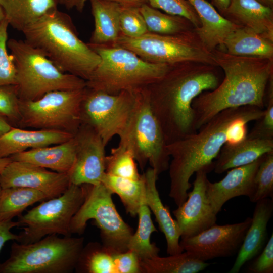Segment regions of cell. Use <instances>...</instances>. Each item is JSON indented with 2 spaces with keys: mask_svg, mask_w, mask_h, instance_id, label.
<instances>
[{
  "mask_svg": "<svg viewBox=\"0 0 273 273\" xmlns=\"http://www.w3.org/2000/svg\"><path fill=\"white\" fill-rule=\"evenodd\" d=\"M264 109L245 106L224 110L200 127L198 132L167 145L171 158L168 167L169 196L177 206L187 198L188 191L192 187L190 179L193 174L205 167L213 168V159L223 146L244 138L248 123L261 119Z\"/></svg>",
  "mask_w": 273,
  "mask_h": 273,
  "instance_id": "obj_1",
  "label": "cell"
},
{
  "mask_svg": "<svg viewBox=\"0 0 273 273\" xmlns=\"http://www.w3.org/2000/svg\"><path fill=\"white\" fill-rule=\"evenodd\" d=\"M217 67L195 61L171 64L160 78L146 87L167 145L197 131L192 103L220 84Z\"/></svg>",
  "mask_w": 273,
  "mask_h": 273,
  "instance_id": "obj_2",
  "label": "cell"
},
{
  "mask_svg": "<svg viewBox=\"0 0 273 273\" xmlns=\"http://www.w3.org/2000/svg\"><path fill=\"white\" fill-rule=\"evenodd\" d=\"M217 66L224 73L213 90L205 91L192 103L197 131L220 112L245 106L265 109L267 85L273 76V60L212 51Z\"/></svg>",
  "mask_w": 273,
  "mask_h": 273,
  "instance_id": "obj_3",
  "label": "cell"
},
{
  "mask_svg": "<svg viewBox=\"0 0 273 273\" xmlns=\"http://www.w3.org/2000/svg\"><path fill=\"white\" fill-rule=\"evenodd\" d=\"M21 32L25 41L61 71L85 81L100 62L99 55L79 37L70 16L58 9L46 13Z\"/></svg>",
  "mask_w": 273,
  "mask_h": 273,
  "instance_id": "obj_4",
  "label": "cell"
},
{
  "mask_svg": "<svg viewBox=\"0 0 273 273\" xmlns=\"http://www.w3.org/2000/svg\"><path fill=\"white\" fill-rule=\"evenodd\" d=\"M87 43L100 62L86 81V87L108 94L146 87L160 78L171 65L148 62L124 48Z\"/></svg>",
  "mask_w": 273,
  "mask_h": 273,
  "instance_id": "obj_5",
  "label": "cell"
},
{
  "mask_svg": "<svg viewBox=\"0 0 273 273\" xmlns=\"http://www.w3.org/2000/svg\"><path fill=\"white\" fill-rule=\"evenodd\" d=\"M7 47L16 68L15 86L20 100H35L54 90L86 87V81L63 72L25 40L11 38L8 40Z\"/></svg>",
  "mask_w": 273,
  "mask_h": 273,
  "instance_id": "obj_6",
  "label": "cell"
},
{
  "mask_svg": "<svg viewBox=\"0 0 273 273\" xmlns=\"http://www.w3.org/2000/svg\"><path fill=\"white\" fill-rule=\"evenodd\" d=\"M83 237L53 234L28 244L14 242L0 273H69L76 268Z\"/></svg>",
  "mask_w": 273,
  "mask_h": 273,
  "instance_id": "obj_7",
  "label": "cell"
},
{
  "mask_svg": "<svg viewBox=\"0 0 273 273\" xmlns=\"http://www.w3.org/2000/svg\"><path fill=\"white\" fill-rule=\"evenodd\" d=\"M119 144L128 149L141 169L149 163L159 175L168 169L170 156L160 125L150 105L146 87L136 90L134 109Z\"/></svg>",
  "mask_w": 273,
  "mask_h": 273,
  "instance_id": "obj_8",
  "label": "cell"
},
{
  "mask_svg": "<svg viewBox=\"0 0 273 273\" xmlns=\"http://www.w3.org/2000/svg\"><path fill=\"white\" fill-rule=\"evenodd\" d=\"M111 46L131 51L143 60L156 64H173L195 61L217 66L212 52L201 40L195 30L167 35L148 32L136 38L121 34Z\"/></svg>",
  "mask_w": 273,
  "mask_h": 273,
  "instance_id": "obj_9",
  "label": "cell"
},
{
  "mask_svg": "<svg viewBox=\"0 0 273 273\" xmlns=\"http://www.w3.org/2000/svg\"><path fill=\"white\" fill-rule=\"evenodd\" d=\"M84 200L73 216L70 232L81 234L87 222L94 219L100 230L102 245L110 252L116 254L128 250V241L133 229L119 215L113 201V193L103 184L83 185Z\"/></svg>",
  "mask_w": 273,
  "mask_h": 273,
  "instance_id": "obj_10",
  "label": "cell"
},
{
  "mask_svg": "<svg viewBox=\"0 0 273 273\" xmlns=\"http://www.w3.org/2000/svg\"><path fill=\"white\" fill-rule=\"evenodd\" d=\"M85 196L84 186L71 184L60 196L42 201L37 206L19 216L17 221L23 231L17 242L28 244L51 235L71 236L72 218L82 204Z\"/></svg>",
  "mask_w": 273,
  "mask_h": 273,
  "instance_id": "obj_11",
  "label": "cell"
},
{
  "mask_svg": "<svg viewBox=\"0 0 273 273\" xmlns=\"http://www.w3.org/2000/svg\"><path fill=\"white\" fill-rule=\"evenodd\" d=\"M86 87L54 90L35 100H20L19 122L37 129L60 130L75 134L82 124L81 105Z\"/></svg>",
  "mask_w": 273,
  "mask_h": 273,
  "instance_id": "obj_12",
  "label": "cell"
},
{
  "mask_svg": "<svg viewBox=\"0 0 273 273\" xmlns=\"http://www.w3.org/2000/svg\"><path fill=\"white\" fill-rule=\"evenodd\" d=\"M136 90L111 94L86 87L81 105L82 124L94 129L106 146L125 130L134 109Z\"/></svg>",
  "mask_w": 273,
  "mask_h": 273,
  "instance_id": "obj_13",
  "label": "cell"
},
{
  "mask_svg": "<svg viewBox=\"0 0 273 273\" xmlns=\"http://www.w3.org/2000/svg\"><path fill=\"white\" fill-rule=\"evenodd\" d=\"M252 218L225 225L214 224L199 234L182 239L180 245L193 257L206 261L232 256L238 252Z\"/></svg>",
  "mask_w": 273,
  "mask_h": 273,
  "instance_id": "obj_14",
  "label": "cell"
},
{
  "mask_svg": "<svg viewBox=\"0 0 273 273\" xmlns=\"http://www.w3.org/2000/svg\"><path fill=\"white\" fill-rule=\"evenodd\" d=\"M213 167H205L196 172L192 190L186 201L173 211L182 239L194 236L216 224L214 212L206 194L207 174Z\"/></svg>",
  "mask_w": 273,
  "mask_h": 273,
  "instance_id": "obj_15",
  "label": "cell"
},
{
  "mask_svg": "<svg viewBox=\"0 0 273 273\" xmlns=\"http://www.w3.org/2000/svg\"><path fill=\"white\" fill-rule=\"evenodd\" d=\"M75 162L69 173L70 183L77 186L102 183L105 174V147L100 136L89 126L81 124L74 134Z\"/></svg>",
  "mask_w": 273,
  "mask_h": 273,
  "instance_id": "obj_16",
  "label": "cell"
},
{
  "mask_svg": "<svg viewBox=\"0 0 273 273\" xmlns=\"http://www.w3.org/2000/svg\"><path fill=\"white\" fill-rule=\"evenodd\" d=\"M70 184L68 173L50 171L23 161L12 160L0 174L2 189L31 188L41 191L50 199L63 194Z\"/></svg>",
  "mask_w": 273,
  "mask_h": 273,
  "instance_id": "obj_17",
  "label": "cell"
},
{
  "mask_svg": "<svg viewBox=\"0 0 273 273\" xmlns=\"http://www.w3.org/2000/svg\"><path fill=\"white\" fill-rule=\"evenodd\" d=\"M264 155L250 164L231 169L219 181L211 183L208 180L206 194L216 215L229 200L240 196L249 198L251 197L254 189L255 176Z\"/></svg>",
  "mask_w": 273,
  "mask_h": 273,
  "instance_id": "obj_18",
  "label": "cell"
},
{
  "mask_svg": "<svg viewBox=\"0 0 273 273\" xmlns=\"http://www.w3.org/2000/svg\"><path fill=\"white\" fill-rule=\"evenodd\" d=\"M273 151V139L247 134L241 140L227 143L214 162L213 170L220 174L232 168L250 164Z\"/></svg>",
  "mask_w": 273,
  "mask_h": 273,
  "instance_id": "obj_19",
  "label": "cell"
},
{
  "mask_svg": "<svg viewBox=\"0 0 273 273\" xmlns=\"http://www.w3.org/2000/svg\"><path fill=\"white\" fill-rule=\"evenodd\" d=\"M272 213V198H266L256 202L251 224L229 272H239L245 263L256 257L263 249L267 237V224Z\"/></svg>",
  "mask_w": 273,
  "mask_h": 273,
  "instance_id": "obj_20",
  "label": "cell"
},
{
  "mask_svg": "<svg viewBox=\"0 0 273 273\" xmlns=\"http://www.w3.org/2000/svg\"><path fill=\"white\" fill-rule=\"evenodd\" d=\"M74 134L56 129L28 130L12 127L0 136V158L40 147L65 142Z\"/></svg>",
  "mask_w": 273,
  "mask_h": 273,
  "instance_id": "obj_21",
  "label": "cell"
},
{
  "mask_svg": "<svg viewBox=\"0 0 273 273\" xmlns=\"http://www.w3.org/2000/svg\"><path fill=\"white\" fill-rule=\"evenodd\" d=\"M145 185V203L153 212L167 243V253L175 255L184 250L180 245V230L175 219L172 217L169 207L164 205L156 186L158 175L151 167L143 174Z\"/></svg>",
  "mask_w": 273,
  "mask_h": 273,
  "instance_id": "obj_22",
  "label": "cell"
},
{
  "mask_svg": "<svg viewBox=\"0 0 273 273\" xmlns=\"http://www.w3.org/2000/svg\"><path fill=\"white\" fill-rule=\"evenodd\" d=\"M221 15L240 27L273 40V9L257 0H231Z\"/></svg>",
  "mask_w": 273,
  "mask_h": 273,
  "instance_id": "obj_23",
  "label": "cell"
},
{
  "mask_svg": "<svg viewBox=\"0 0 273 273\" xmlns=\"http://www.w3.org/2000/svg\"><path fill=\"white\" fill-rule=\"evenodd\" d=\"M76 151L74 135L58 144L31 149L10 157L12 160L23 161L69 174L74 165Z\"/></svg>",
  "mask_w": 273,
  "mask_h": 273,
  "instance_id": "obj_24",
  "label": "cell"
},
{
  "mask_svg": "<svg viewBox=\"0 0 273 273\" xmlns=\"http://www.w3.org/2000/svg\"><path fill=\"white\" fill-rule=\"evenodd\" d=\"M197 12L201 27L195 30L201 40L210 52L222 47L226 37L240 26L223 17L206 0H188Z\"/></svg>",
  "mask_w": 273,
  "mask_h": 273,
  "instance_id": "obj_25",
  "label": "cell"
},
{
  "mask_svg": "<svg viewBox=\"0 0 273 273\" xmlns=\"http://www.w3.org/2000/svg\"><path fill=\"white\" fill-rule=\"evenodd\" d=\"M94 29L89 43L109 46L120 34L119 16L121 6L109 0H89Z\"/></svg>",
  "mask_w": 273,
  "mask_h": 273,
  "instance_id": "obj_26",
  "label": "cell"
},
{
  "mask_svg": "<svg viewBox=\"0 0 273 273\" xmlns=\"http://www.w3.org/2000/svg\"><path fill=\"white\" fill-rule=\"evenodd\" d=\"M222 47L232 55L273 60V40L244 27H239L230 33Z\"/></svg>",
  "mask_w": 273,
  "mask_h": 273,
  "instance_id": "obj_27",
  "label": "cell"
},
{
  "mask_svg": "<svg viewBox=\"0 0 273 273\" xmlns=\"http://www.w3.org/2000/svg\"><path fill=\"white\" fill-rule=\"evenodd\" d=\"M59 5L60 0H0L9 25L19 31Z\"/></svg>",
  "mask_w": 273,
  "mask_h": 273,
  "instance_id": "obj_28",
  "label": "cell"
},
{
  "mask_svg": "<svg viewBox=\"0 0 273 273\" xmlns=\"http://www.w3.org/2000/svg\"><path fill=\"white\" fill-rule=\"evenodd\" d=\"M141 272L144 273H198L204 270L210 263L197 259L187 252L156 257L140 261Z\"/></svg>",
  "mask_w": 273,
  "mask_h": 273,
  "instance_id": "obj_29",
  "label": "cell"
},
{
  "mask_svg": "<svg viewBox=\"0 0 273 273\" xmlns=\"http://www.w3.org/2000/svg\"><path fill=\"white\" fill-rule=\"evenodd\" d=\"M102 183L113 194L119 196L126 212L131 216L138 215L145 201V185L143 174L139 179L118 177L105 173Z\"/></svg>",
  "mask_w": 273,
  "mask_h": 273,
  "instance_id": "obj_30",
  "label": "cell"
},
{
  "mask_svg": "<svg viewBox=\"0 0 273 273\" xmlns=\"http://www.w3.org/2000/svg\"><path fill=\"white\" fill-rule=\"evenodd\" d=\"M50 199L41 191L25 187L2 189L0 192V220L20 216L33 204Z\"/></svg>",
  "mask_w": 273,
  "mask_h": 273,
  "instance_id": "obj_31",
  "label": "cell"
},
{
  "mask_svg": "<svg viewBox=\"0 0 273 273\" xmlns=\"http://www.w3.org/2000/svg\"><path fill=\"white\" fill-rule=\"evenodd\" d=\"M138 226L131 236L127 244L128 250L134 252L140 260L159 255V248L150 241L151 234L157 230L151 217V210L144 201L139 209Z\"/></svg>",
  "mask_w": 273,
  "mask_h": 273,
  "instance_id": "obj_32",
  "label": "cell"
},
{
  "mask_svg": "<svg viewBox=\"0 0 273 273\" xmlns=\"http://www.w3.org/2000/svg\"><path fill=\"white\" fill-rule=\"evenodd\" d=\"M140 11L150 32L172 35L181 33L195 28L187 19L179 16L163 13L147 3L140 7Z\"/></svg>",
  "mask_w": 273,
  "mask_h": 273,
  "instance_id": "obj_33",
  "label": "cell"
},
{
  "mask_svg": "<svg viewBox=\"0 0 273 273\" xmlns=\"http://www.w3.org/2000/svg\"><path fill=\"white\" fill-rule=\"evenodd\" d=\"M76 268L82 272L116 273L113 254L98 243L83 247Z\"/></svg>",
  "mask_w": 273,
  "mask_h": 273,
  "instance_id": "obj_34",
  "label": "cell"
},
{
  "mask_svg": "<svg viewBox=\"0 0 273 273\" xmlns=\"http://www.w3.org/2000/svg\"><path fill=\"white\" fill-rule=\"evenodd\" d=\"M105 172L132 179H139L142 176L131 152L119 144L117 147L112 148L110 154L106 157Z\"/></svg>",
  "mask_w": 273,
  "mask_h": 273,
  "instance_id": "obj_35",
  "label": "cell"
},
{
  "mask_svg": "<svg viewBox=\"0 0 273 273\" xmlns=\"http://www.w3.org/2000/svg\"><path fill=\"white\" fill-rule=\"evenodd\" d=\"M273 197V151L265 154L254 178V189L249 198L253 203Z\"/></svg>",
  "mask_w": 273,
  "mask_h": 273,
  "instance_id": "obj_36",
  "label": "cell"
},
{
  "mask_svg": "<svg viewBox=\"0 0 273 273\" xmlns=\"http://www.w3.org/2000/svg\"><path fill=\"white\" fill-rule=\"evenodd\" d=\"M9 26L6 18L0 23V86L16 84V68L13 57L7 49Z\"/></svg>",
  "mask_w": 273,
  "mask_h": 273,
  "instance_id": "obj_37",
  "label": "cell"
},
{
  "mask_svg": "<svg viewBox=\"0 0 273 273\" xmlns=\"http://www.w3.org/2000/svg\"><path fill=\"white\" fill-rule=\"evenodd\" d=\"M120 34L130 38H136L148 32L140 8L121 6L119 16Z\"/></svg>",
  "mask_w": 273,
  "mask_h": 273,
  "instance_id": "obj_38",
  "label": "cell"
},
{
  "mask_svg": "<svg viewBox=\"0 0 273 273\" xmlns=\"http://www.w3.org/2000/svg\"><path fill=\"white\" fill-rule=\"evenodd\" d=\"M152 8L160 9L166 13L184 17L189 20L195 28L201 27L198 15L188 0H147Z\"/></svg>",
  "mask_w": 273,
  "mask_h": 273,
  "instance_id": "obj_39",
  "label": "cell"
},
{
  "mask_svg": "<svg viewBox=\"0 0 273 273\" xmlns=\"http://www.w3.org/2000/svg\"><path fill=\"white\" fill-rule=\"evenodd\" d=\"M265 106L262 118L248 134L262 138L273 139V76L270 78L266 92Z\"/></svg>",
  "mask_w": 273,
  "mask_h": 273,
  "instance_id": "obj_40",
  "label": "cell"
},
{
  "mask_svg": "<svg viewBox=\"0 0 273 273\" xmlns=\"http://www.w3.org/2000/svg\"><path fill=\"white\" fill-rule=\"evenodd\" d=\"M20 99L15 85L0 86V115L8 121L20 119Z\"/></svg>",
  "mask_w": 273,
  "mask_h": 273,
  "instance_id": "obj_41",
  "label": "cell"
},
{
  "mask_svg": "<svg viewBox=\"0 0 273 273\" xmlns=\"http://www.w3.org/2000/svg\"><path fill=\"white\" fill-rule=\"evenodd\" d=\"M116 273H142L140 259L133 251L113 254Z\"/></svg>",
  "mask_w": 273,
  "mask_h": 273,
  "instance_id": "obj_42",
  "label": "cell"
},
{
  "mask_svg": "<svg viewBox=\"0 0 273 273\" xmlns=\"http://www.w3.org/2000/svg\"><path fill=\"white\" fill-rule=\"evenodd\" d=\"M248 271L251 273L273 272V235L261 253L249 266Z\"/></svg>",
  "mask_w": 273,
  "mask_h": 273,
  "instance_id": "obj_43",
  "label": "cell"
},
{
  "mask_svg": "<svg viewBox=\"0 0 273 273\" xmlns=\"http://www.w3.org/2000/svg\"><path fill=\"white\" fill-rule=\"evenodd\" d=\"M16 226H19L17 221H14L12 219L0 220V251L7 241L15 240L17 242L19 240V234H14L11 231L12 229Z\"/></svg>",
  "mask_w": 273,
  "mask_h": 273,
  "instance_id": "obj_44",
  "label": "cell"
},
{
  "mask_svg": "<svg viewBox=\"0 0 273 273\" xmlns=\"http://www.w3.org/2000/svg\"><path fill=\"white\" fill-rule=\"evenodd\" d=\"M87 0H60V5H63L66 9L75 8L79 12H82Z\"/></svg>",
  "mask_w": 273,
  "mask_h": 273,
  "instance_id": "obj_45",
  "label": "cell"
},
{
  "mask_svg": "<svg viewBox=\"0 0 273 273\" xmlns=\"http://www.w3.org/2000/svg\"><path fill=\"white\" fill-rule=\"evenodd\" d=\"M126 7L140 8L143 5L147 3V0H109Z\"/></svg>",
  "mask_w": 273,
  "mask_h": 273,
  "instance_id": "obj_46",
  "label": "cell"
},
{
  "mask_svg": "<svg viewBox=\"0 0 273 273\" xmlns=\"http://www.w3.org/2000/svg\"><path fill=\"white\" fill-rule=\"evenodd\" d=\"M210 1L211 4L216 8L221 15L228 8L231 2V0Z\"/></svg>",
  "mask_w": 273,
  "mask_h": 273,
  "instance_id": "obj_47",
  "label": "cell"
},
{
  "mask_svg": "<svg viewBox=\"0 0 273 273\" xmlns=\"http://www.w3.org/2000/svg\"><path fill=\"white\" fill-rule=\"evenodd\" d=\"M12 127L8 120L0 115V136L10 130Z\"/></svg>",
  "mask_w": 273,
  "mask_h": 273,
  "instance_id": "obj_48",
  "label": "cell"
},
{
  "mask_svg": "<svg viewBox=\"0 0 273 273\" xmlns=\"http://www.w3.org/2000/svg\"><path fill=\"white\" fill-rule=\"evenodd\" d=\"M11 161L10 157L0 158V174Z\"/></svg>",
  "mask_w": 273,
  "mask_h": 273,
  "instance_id": "obj_49",
  "label": "cell"
},
{
  "mask_svg": "<svg viewBox=\"0 0 273 273\" xmlns=\"http://www.w3.org/2000/svg\"><path fill=\"white\" fill-rule=\"evenodd\" d=\"M265 6L273 9V0H257Z\"/></svg>",
  "mask_w": 273,
  "mask_h": 273,
  "instance_id": "obj_50",
  "label": "cell"
},
{
  "mask_svg": "<svg viewBox=\"0 0 273 273\" xmlns=\"http://www.w3.org/2000/svg\"><path fill=\"white\" fill-rule=\"evenodd\" d=\"M5 19V15L4 11L0 5V23Z\"/></svg>",
  "mask_w": 273,
  "mask_h": 273,
  "instance_id": "obj_51",
  "label": "cell"
},
{
  "mask_svg": "<svg viewBox=\"0 0 273 273\" xmlns=\"http://www.w3.org/2000/svg\"><path fill=\"white\" fill-rule=\"evenodd\" d=\"M1 187H0V192H1Z\"/></svg>",
  "mask_w": 273,
  "mask_h": 273,
  "instance_id": "obj_52",
  "label": "cell"
}]
</instances>
